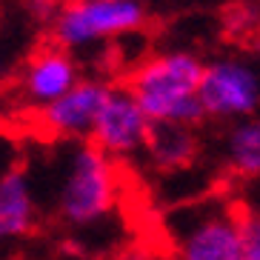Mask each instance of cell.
Returning <instances> with one entry per match:
<instances>
[{
    "label": "cell",
    "instance_id": "6da1fadb",
    "mask_svg": "<svg viewBox=\"0 0 260 260\" xmlns=\"http://www.w3.org/2000/svg\"><path fill=\"white\" fill-rule=\"evenodd\" d=\"M206 63L194 52L169 49L140 60L126 75L129 89L152 123H177L198 129L209 120L200 103V80Z\"/></svg>",
    "mask_w": 260,
    "mask_h": 260
},
{
    "label": "cell",
    "instance_id": "7a4b0ae2",
    "mask_svg": "<svg viewBox=\"0 0 260 260\" xmlns=\"http://www.w3.org/2000/svg\"><path fill=\"white\" fill-rule=\"evenodd\" d=\"M120 194V169L92 140L69 146L63 177L54 194V209L60 223L69 229H92L94 223L109 217Z\"/></svg>",
    "mask_w": 260,
    "mask_h": 260
},
{
    "label": "cell",
    "instance_id": "3957f363",
    "mask_svg": "<svg viewBox=\"0 0 260 260\" xmlns=\"http://www.w3.org/2000/svg\"><path fill=\"white\" fill-rule=\"evenodd\" d=\"M149 26L146 0H66L49 26L52 43L66 52H83L98 43L132 38Z\"/></svg>",
    "mask_w": 260,
    "mask_h": 260
},
{
    "label": "cell",
    "instance_id": "277c9868",
    "mask_svg": "<svg viewBox=\"0 0 260 260\" xmlns=\"http://www.w3.org/2000/svg\"><path fill=\"white\" fill-rule=\"evenodd\" d=\"M240 203L214 198L191 203L172 217V246L177 260H243L240 249V226H237Z\"/></svg>",
    "mask_w": 260,
    "mask_h": 260
},
{
    "label": "cell",
    "instance_id": "5b68a950",
    "mask_svg": "<svg viewBox=\"0 0 260 260\" xmlns=\"http://www.w3.org/2000/svg\"><path fill=\"white\" fill-rule=\"evenodd\" d=\"M200 103L209 120L237 123L260 115V69L252 57L223 54L206 63Z\"/></svg>",
    "mask_w": 260,
    "mask_h": 260
},
{
    "label": "cell",
    "instance_id": "8992f818",
    "mask_svg": "<svg viewBox=\"0 0 260 260\" xmlns=\"http://www.w3.org/2000/svg\"><path fill=\"white\" fill-rule=\"evenodd\" d=\"M149 132H152V120L138 103V98L126 89V83H112V92L94 123L92 143L115 160H129L135 154H143Z\"/></svg>",
    "mask_w": 260,
    "mask_h": 260
},
{
    "label": "cell",
    "instance_id": "52a82bcc",
    "mask_svg": "<svg viewBox=\"0 0 260 260\" xmlns=\"http://www.w3.org/2000/svg\"><path fill=\"white\" fill-rule=\"evenodd\" d=\"M80 80L83 77H80L75 54L49 40L26 57L23 69L17 75V89L26 106L40 112V109L52 106L54 100H60L63 94H69Z\"/></svg>",
    "mask_w": 260,
    "mask_h": 260
},
{
    "label": "cell",
    "instance_id": "ba28073f",
    "mask_svg": "<svg viewBox=\"0 0 260 260\" xmlns=\"http://www.w3.org/2000/svg\"><path fill=\"white\" fill-rule=\"evenodd\" d=\"M109 92H112V83L83 77L69 94L54 100L52 106L40 109L38 112L40 129L57 140H72V143L92 140L94 123H98V115L106 103Z\"/></svg>",
    "mask_w": 260,
    "mask_h": 260
},
{
    "label": "cell",
    "instance_id": "9c48e42d",
    "mask_svg": "<svg viewBox=\"0 0 260 260\" xmlns=\"http://www.w3.org/2000/svg\"><path fill=\"white\" fill-rule=\"evenodd\" d=\"M38 226V198L31 177L20 163L0 175V243L31 235Z\"/></svg>",
    "mask_w": 260,
    "mask_h": 260
},
{
    "label": "cell",
    "instance_id": "30bf717a",
    "mask_svg": "<svg viewBox=\"0 0 260 260\" xmlns=\"http://www.w3.org/2000/svg\"><path fill=\"white\" fill-rule=\"evenodd\" d=\"M200 154L198 129L191 126H177V123H152L149 140H146L143 157L154 172H180L189 169Z\"/></svg>",
    "mask_w": 260,
    "mask_h": 260
},
{
    "label": "cell",
    "instance_id": "8fae6325",
    "mask_svg": "<svg viewBox=\"0 0 260 260\" xmlns=\"http://www.w3.org/2000/svg\"><path fill=\"white\" fill-rule=\"evenodd\" d=\"M223 166L243 180L260 177V115L229 126L223 138Z\"/></svg>",
    "mask_w": 260,
    "mask_h": 260
},
{
    "label": "cell",
    "instance_id": "7c38bea8",
    "mask_svg": "<svg viewBox=\"0 0 260 260\" xmlns=\"http://www.w3.org/2000/svg\"><path fill=\"white\" fill-rule=\"evenodd\" d=\"M223 23V38L229 40H249L260 31V6L249 3V0H240V3H229L220 15Z\"/></svg>",
    "mask_w": 260,
    "mask_h": 260
},
{
    "label": "cell",
    "instance_id": "4fadbf2b",
    "mask_svg": "<svg viewBox=\"0 0 260 260\" xmlns=\"http://www.w3.org/2000/svg\"><path fill=\"white\" fill-rule=\"evenodd\" d=\"M237 226H240L243 260H260V212L240 203V209H237Z\"/></svg>",
    "mask_w": 260,
    "mask_h": 260
},
{
    "label": "cell",
    "instance_id": "5bb4252c",
    "mask_svg": "<svg viewBox=\"0 0 260 260\" xmlns=\"http://www.w3.org/2000/svg\"><path fill=\"white\" fill-rule=\"evenodd\" d=\"M60 6H63L60 0H23L26 15L40 26H52L57 12H60Z\"/></svg>",
    "mask_w": 260,
    "mask_h": 260
},
{
    "label": "cell",
    "instance_id": "9a60e30c",
    "mask_svg": "<svg viewBox=\"0 0 260 260\" xmlns=\"http://www.w3.org/2000/svg\"><path fill=\"white\" fill-rule=\"evenodd\" d=\"M9 72H12V60H9V54L0 49V83L9 80Z\"/></svg>",
    "mask_w": 260,
    "mask_h": 260
},
{
    "label": "cell",
    "instance_id": "2e32d148",
    "mask_svg": "<svg viewBox=\"0 0 260 260\" xmlns=\"http://www.w3.org/2000/svg\"><path fill=\"white\" fill-rule=\"evenodd\" d=\"M246 46H249V49H252V52H254V54H257V57H260V31H257V35H254L252 40H249V43H246Z\"/></svg>",
    "mask_w": 260,
    "mask_h": 260
},
{
    "label": "cell",
    "instance_id": "e0dca14e",
    "mask_svg": "<svg viewBox=\"0 0 260 260\" xmlns=\"http://www.w3.org/2000/svg\"><path fill=\"white\" fill-rule=\"evenodd\" d=\"M60 3H66V0H60Z\"/></svg>",
    "mask_w": 260,
    "mask_h": 260
}]
</instances>
